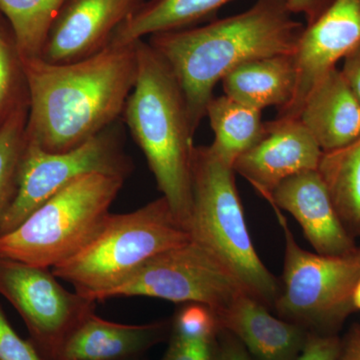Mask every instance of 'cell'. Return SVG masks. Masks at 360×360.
<instances>
[{
  "label": "cell",
  "instance_id": "cell-1",
  "mask_svg": "<svg viewBox=\"0 0 360 360\" xmlns=\"http://www.w3.org/2000/svg\"><path fill=\"white\" fill-rule=\"evenodd\" d=\"M137 41L108 45L75 63L20 56L30 111L26 141L65 153L115 124L136 80Z\"/></svg>",
  "mask_w": 360,
  "mask_h": 360
},
{
  "label": "cell",
  "instance_id": "cell-2",
  "mask_svg": "<svg viewBox=\"0 0 360 360\" xmlns=\"http://www.w3.org/2000/svg\"><path fill=\"white\" fill-rule=\"evenodd\" d=\"M293 15L288 0H257L236 15L149 37L179 80L194 132L227 73L255 59L295 54L305 25Z\"/></svg>",
  "mask_w": 360,
  "mask_h": 360
},
{
  "label": "cell",
  "instance_id": "cell-3",
  "mask_svg": "<svg viewBox=\"0 0 360 360\" xmlns=\"http://www.w3.org/2000/svg\"><path fill=\"white\" fill-rule=\"evenodd\" d=\"M137 75L122 116L148 160L158 189L184 226L193 206V135L186 97L174 71L139 40Z\"/></svg>",
  "mask_w": 360,
  "mask_h": 360
},
{
  "label": "cell",
  "instance_id": "cell-4",
  "mask_svg": "<svg viewBox=\"0 0 360 360\" xmlns=\"http://www.w3.org/2000/svg\"><path fill=\"white\" fill-rule=\"evenodd\" d=\"M189 240L191 233L160 196L134 212L110 213L89 245L51 271L78 295L103 302L151 259Z\"/></svg>",
  "mask_w": 360,
  "mask_h": 360
},
{
  "label": "cell",
  "instance_id": "cell-5",
  "mask_svg": "<svg viewBox=\"0 0 360 360\" xmlns=\"http://www.w3.org/2000/svg\"><path fill=\"white\" fill-rule=\"evenodd\" d=\"M236 172L210 146H195L193 206L187 231L215 255L265 307H274L281 283L266 269L251 241L236 187Z\"/></svg>",
  "mask_w": 360,
  "mask_h": 360
},
{
  "label": "cell",
  "instance_id": "cell-6",
  "mask_svg": "<svg viewBox=\"0 0 360 360\" xmlns=\"http://www.w3.org/2000/svg\"><path fill=\"white\" fill-rule=\"evenodd\" d=\"M124 180L90 174L71 182L0 236V257L51 269L75 257L103 229Z\"/></svg>",
  "mask_w": 360,
  "mask_h": 360
},
{
  "label": "cell",
  "instance_id": "cell-7",
  "mask_svg": "<svg viewBox=\"0 0 360 360\" xmlns=\"http://www.w3.org/2000/svg\"><path fill=\"white\" fill-rule=\"evenodd\" d=\"M274 208L285 238L283 281L274 307L279 317L311 333L338 335L354 312L360 281V246L343 257L303 250L281 210Z\"/></svg>",
  "mask_w": 360,
  "mask_h": 360
},
{
  "label": "cell",
  "instance_id": "cell-8",
  "mask_svg": "<svg viewBox=\"0 0 360 360\" xmlns=\"http://www.w3.org/2000/svg\"><path fill=\"white\" fill-rule=\"evenodd\" d=\"M132 169L120 130L115 124L65 153H49L27 141L18 193L0 224V236L13 231L30 213L79 177L104 174L127 179Z\"/></svg>",
  "mask_w": 360,
  "mask_h": 360
},
{
  "label": "cell",
  "instance_id": "cell-9",
  "mask_svg": "<svg viewBox=\"0 0 360 360\" xmlns=\"http://www.w3.org/2000/svg\"><path fill=\"white\" fill-rule=\"evenodd\" d=\"M0 295L25 321L44 360H56L65 341L96 311V302L68 291L51 269L0 257Z\"/></svg>",
  "mask_w": 360,
  "mask_h": 360
},
{
  "label": "cell",
  "instance_id": "cell-10",
  "mask_svg": "<svg viewBox=\"0 0 360 360\" xmlns=\"http://www.w3.org/2000/svg\"><path fill=\"white\" fill-rule=\"evenodd\" d=\"M245 291L219 258L191 239L151 259L104 300L146 296L184 304L200 303L217 315Z\"/></svg>",
  "mask_w": 360,
  "mask_h": 360
},
{
  "label": "cell",
  "instance_id": "cell-11",
  "mask_svg": "<svg viewBox=\"0 0 360 360\" xmlns=\"http://www.w3.org/2000/svg\"><path fill=\"white\" fill-rule=\"evenodd\" d=\"M360 44V0H333L319 20L305 25L295 52L296 86L277 120H298L315 84Z\"/></svg>",
  "mask_w": 360,
  "mask_h": 360
},
{
  "label": "cell",
  "instance_id": "cell-12",
  "mask_svg": "<svg viewBox=\"0 0 360 360\" xmlns=\"http://www.w3.org/2000/svg\"><path fill=\"white\" fill-rule=\"evenodd\" d=\"M323 151L300 120L265 122L262 139L233 165L236 174L269 201L284 180L317 170Z\"/></svg>",
  "mask_w": 360,
  "mask_h": 360
},
{
  "label": "cell",
  "instance_id": "cell-13",
  "mask_svg": "<svg viewBox=\"0 0 360 360\" xmlns=\"http://www.w3.org/2000/svg\"><path fill=\"white\" fill-rule=\"evenodd\" d=\"M144 0H68L54 20L41 58L68 63L94 56Z\"/></svg>",
  "mask_w": 360,
  "mask_h": 360
},
{
  "label": "cell",
  "instance_id": "cell-14",
  "mask_svg": "<svg viewBox=\"0 0 360 360\" xmlns=\"http://www.w3.org/2000/svg\"><path fill=\"white\" fill-rule=\"evenodd\" d=\"M269 202L297 220L319 255L343 257L356 250V241L343 226L317 170L284 180L274 189Z\"/></svg>",
  "mask_w": 360,
  "mask_h": 360
},
{
  "label": "cell",
  "instance_id": "cell-15",
  "mask_svg": "<svg viewBox=\"0 0 360 360\" xmlns=\"http://www.w3.org/2000/svg\"><path fill=\"white\" fill-rule=\"evenodd\" d=\"M220 328L233 335L255 360H295L309 331L270 314L250 293H240L220 314Z\"/></svg>",
  "mask_w": 360,
  "mask_h": 360
},
{
  "label": "cell",
  "instance_id": "cell-16",
  "mask_svg": "<svg viewBox=\"0 0 360 360\" xmlns=\"http://www.w3.org/2000/svg\"><path fill=\"white\" fill-rule=\"evenodd\" d=\"M170 326L172 321L116 323L94 312L71 333L56 360L139 359L169 335Z\"/></svg>",
  "mask_w": 360,
  "mask_h": 360
},
{
  "label": "cell",
  "instance_id": "cell-17",
  "mask_svg": "<svg viewBox=\"0 0 360 360\" xmlns=\"http://www.w3.org/2000/svg\"><path fill=\"white\" fill-rule=\"evenodd\" d=\"M298 120L323 153L343 148L360 136V103L338 68L309 92Z\"/></svg>",
  "mask_w": 360,
  "mask_h": 360
},
{
  "label": "cell",
  "instance_id": "cell-18",
  "mask_svg": "<svg viewBox=\"0 0 360 360\" xmlns=\"http://www.w3.org/2000/svg\"><path fill=\"white\" fill-rule=\"evenodd\" d=\"M295 54H281L248 61L221 79L225 96L258 110L288 105L295 94Z\"/></svg>",
  "mask_w": 360,
  "mask_h": 360
},
{
  "label": "cell",
  "instance_id": "cell-19",
  "mask_svg": "<svg viewBox=\"0 0 360 360\" xmlns=\"http://www.w3.org/2000/svg\"><path fill=\"white\" fill-rule=\"evenodd\" d=\"M233 0H148L113 33L110 44H134L144 37L193 27Z\"/></svg>",
  "mask_w": 360,
  "mask_h": 360
},
{
  "label": "cell",
  "instance_id": "cell-20",
  "mask_svg": "<svg viewBox=\"0 0 360 360\" xmlns=\"http://www.w3.org/2000/svg\"><path fill=\"white\" fill-rule=\"evenodd\" d=\"M262 111L231 97L213 96L206 108L214 139L210 148L220 160L233 167L239 156L253 148L265 132Z\"/></svg>",
  "mask_w": 360,
  "mask_h": 360
},
{
  "label": "cell",
  "instance_id": "cell-21",
  "mask_svg": "<svg viewBox=\"0 0 360 360\" xmlns=\"http://www.w3.org/2000/svg\"><path fill=\"white\" fill-rule=\"evenodd\" d=\"M317 172L343 226L352 238H360V136L322 153Z\"/></svg>",
  "mask_w": 360,
  "mask_h": 360
},
{
  "label": "cell",
  "instance_id": "cell-22",
  "mask_svg": "<svg viewBox=\"0 0 360 360\" xmlns=\"http://www.w3.org/2000/svg\"><path fill=\"white\" fill-rule=\"evenodd\" d=\"M68 0H0L18 53L23 58H41L54 20Z\"/></svg>",
  "mask_w": 360,
  "mask_h": 360
},
{
  "label": "cell",
  "instance_id": "cell-23",
  "mask_svg": "<svg viewBox=\"0 0 360 360\" xmlns=\"http://www.w3.org/2000/svg\"><path fill=\"white\" fill-rule=\"evenodd\" d=\"M26 123L27 115L21 105L0 125V224L18 193L21 162L27 142Z\"/></svg>",
  "mask_w": 360,
  "mask_h": 360
},
{
  "label": "cell",
  "instance_id": "cell-24",
  "mask_svg": "<svg viewBox=\"0 0 360 360\" xmlns=\"http://www.w3.org/2000/svg\"><path fill=\"white\" fill-rule=\"evenodd\" d=\"M219 333H193L170 326L169 345L162 360H217Z\"/></svg>",
  "mask_w": 360,
  "mask_h": 360
},
{
  "label": "cell",
  "instance_id": "cell-25",
  "mask_svg": "<svg viewBox=\"0 0 360 360\" xmlns=\"http://www.w3.org/2000/svg\"><path fill=\"white\" fill-rule=\"evenodd\" d=\"M22 63L15 42L11 44L0 30V117L6 120L22 105L14 104V89Z\"/></svg>",
  "mask_w": 360,
  "mask_h": 360
},
{
  "label": "cell",
  "instance_id": "cell-26",
  "mask_svg": "<svg viewBox=\"0 0 360 360\" xmlns=\"http://www.w3.org/2000/svg\"><path fill=\"white\" fill-rule=\"evenodd\" d=\"M0 360H44L30 340L14 330L0 305Z\"/></svg>",
  "mask_w": 360,
  "mask_h": 360
},
{
  "label": "cell",
  "instance_id": "cell-27",
  "mask_svg": "<svg viewBox=\"0 0 360 360\" xmlns=\"http://www.w3.org/2000/svg\"><path fill=\"white\" fill-rule=\"evenodd\" d=\"M341 347V338L338 335L309 331L304 347L295 360H336Z\"/></svg>",
  "mask_w": 360,
  "mask_h": 360
},
{
  "label": "cell",
  "instance_id": "cell-28",
  "mask_svg": "<svg viewBox=\"0 0 360 360\" xmlns=\"http://www.w3.org/2000/svg\"><path fill=\"white\" fill-rule=\"evenodd\" d=\"M217 360H255L245 347L231 333L220 328Z\"/></svg>",
  "mask_w": 360,
  "mask_h": 360
},
{
  "label": "cell",
  "instance_id": "cell-29",
  "mask_svg": "<svg viewBox=\"0 0 360 360\" xmlns=\"http://www.w3.org/2000/svg\"><path fill=\"white\" fill-rule=\"evenodd\" d=\"M342 60L341 73L360 103V44L348 52Z\"/></svg>",
  "mask_w": 360,
  "mask_h": 360
},
{
  "label": "cell",
  "instance_id": "cell-30",
  "mask_svg": "<svg viewBox=\"0 0 360 360\" xmlns=\"http://www.w3.org/2000/svg\"><path fill=\"white\" fill-rule=\"evenodd\" d=\"M333 2V0H288V7L295 15H302L305 25H309L319 20Z\"/></svg>",
  "mask_w": 360,
  "mask_h": 360
},
{
  "label": "cell",
  "instance_id": "cell-31",
  "mask_svg": "<svg viewBox=\"0 0 360 360\" xmlns=\"http://www.w3.org/2000/svg\"><path fill=\"white\" fill-rule=\"evenodd\" d=\"M336 360H360V324L352 326L341 338L340 354Z\"/></svg>",
  "mask_w": 360,
  "mask_h": 360
},
{
  "label": "cell",
  "instance_id": "cell-32",
  "mask_svg": "<svg viewBox=\"0 0 360 360\" xmlns=\"http://www.w3.org/2000/svg\"><path fill=\"white\" fill-rule=\"evenodd\" d=\"M354 303L356 310H360V281L357 283L356 288H355L354 295Z\"/></svg>",
  "mask_w": 360,
  "mask_h": 360
},
{
  "label": "cell",
  "instance_id": "cell-33",
  "mask_svg": "<svg viewBox=\"0 0 360 360\" xmlns=\"http://www.w3.org/2000/svg\"><path fill=\"white\" fill-rule=\"evenodd\" d=\"M132 360H139V359H132Z\"/></svg>",
  "mask_w": 360,
  "mask_h": 360
}]
</instances>
